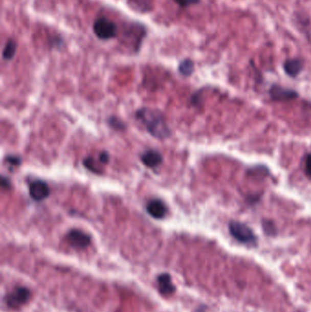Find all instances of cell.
Here are the masks:
<instances>
[{
  "label": "cell",
  "mask_w": 311,
  "mask_h": 312,
  "mask_svg": "<svg viewBox=\"0 0 311 312\" xmlns=\"http://www.w3.org/2000/svg\"><path fill=\"white\" fill-rule=\"evenodd\" d=\"M136 117L145 125L150 135L157 139H167L171 130L163 114L156 109L142 108L137 110Z\"/></svg>",
  "instance_id": "6da1fadb"
},
{
  "label": "cell",
  "mask_w": 311,
  "mask_h": 312,
  "mask_svg": "<svg viewBox=\"0 0 311 312\" xmlns=\"http://www.w3.org/2000/svg\"><path fill=\"white\" fill-rule=\"evenodd\" d=\"M228 228L231 236L240 243L245 245H257V236L253 232L252 229L246 224L231 221Z\"/></svg>",
  "instance_id": "7a4b0ae2"
},
{
  "label": "cell",
  "mask_w": 311,
  "mask_h": 312,
  "mask_svg": "<svg viewBox=\"0 0 311 312\" xmlns=\"http://www.w3.org/2000/svg\"><path fill=\"white\" fill-rule=\"evenodd\" d=\"M93 33L101 40H109L117 37L118 27L106 17H99L93 23Z\"/></svg>",
  "instance_id": "3957f363"
},
{
  "label": "cell",
  "mask_w": 311,
  "mask_h": 312,
  "mask_svg": "<svg viewBox=\"0 0 311 312\" xmlns=\"http://www.w3.org/2000/svg\"><path fill=\"white\" fill-rule=\"evenodd\" d=\"M30 291L26 287H16L12 291L7 293L4 301L9 308L17 309L30 300Z\"/></svg>",
  "instance_id": "277c9868"
},
{
  "label": "cell",
  "mask_w": 311,
  "mask_h": 312,
  "mask_svg": "<svg viewBox=\"0 0 311 312\" xmlns=\"http://www.w3.org/2000/svg\"><path fill=\"white\" fill-rule=\"evenodd\" d=\"M66 239L72 247L77 249H85L92 242V238L88 234L78 229H72L68 233Z\"/></svg>",
  "instance_id": "5b68a950"
},
{
  "label": "cell",
  "mask_w": 311,
  "mask_h": 312,
  "mask_svg": "<svg viewBox=\"0 0 311 312\" xmlns=\"http://www.w3.org/2000/svg\"><path fill=\"white\" fill-rule=\"evenodd\" d=\"M51 194V189L46 182L42 180H36L30 183V195L35 201H43L48 198Z\"/></svg>",
  "instance_id": "8992f818"
},
{
  "label": "cell",
  "mask_w": 311,
  "mask_h": 312,
  "mask_svg": "<svg viewBox=\"0 0 311 312\" xmlns=\"http://www.w3.org/2000/svg\"><path fill=\"white\" fill-rule=\"evenodd\" d=\"M269 93L273 100L278 101H290L299 96V94L293 90L286 89L278 85H273L269 91Z\"/></svg>",
  "instance_id": "52a82bcc"
},
{
  "label": "cell",
  "mask_w": 311,
  "mask_h": 312,
  "mask_svg": "<svg viewBox=\"0 0 311 312\" xmlns=\"http://www.w3.org/2000/svg\"><path fill=\"white\" fill-rule=\"evenodd\" d=\"M146 210L151 217L156 219H162L167 214L166 205L159 199H153L148 203Z\"/></svg>",
  "instance_id": "ba28073f"
},
{
  "label": "cell",
  "mask_w": 311,
  "mask_h": 312,
  "mask_svg": "<svg viewBox=\"0 0 311 312\" xmlns=\"http://www.w3.org/2000/svg\"><path fill=\"white\" fill-rule=\"evenodd\" d=\"M163 155L156 150H147L141 155V161L144 165L150 168H154L163 163Z\"/></svg>",
  "instance_id": "9c48e42d"
},
{
  "label": "cell",
  "mask_w": 311,
  "mask_h": 312,
  "mask_svg": "<svg viewBox=\"0 0 311 312\" xmlns=\"http://www.w3.org/2000/svg\"><path fill=\"white\" fill-rule=\"evenodd\" d=\"M157 284L161 294L164 296L172 295L175 291V287L172 284V278L168 273H163L157 277Z\"/></svg>",
  "instance_id": "30bf717a"
},
{
  "label": "cell",
  "mask_w": 311,
  "mask_h": 312,
  "mask_svg": "<svg viewBox=\"0 0 311 312\" xmlns=\"http://www.w3.org/2000/svg\"><path fill=\"white\" fill-rule=\"evenodd\" d=\"M303 62L300 59H286L284 63V71L288 76L295 78L302 72Z\"/></svg>",
  "instance_id": "8fae6325"
},
{
  "label": "cell",
  "mask_w": 311,
  "mask_h": 312,
  "mask_svg": "<svg viewBox=\"0 0 311 312\" xmlns=\"http://www.w3.org/2000/svg\"><path fill=\"white\" fill-rule=\"evenodd\" d=\"M17 43L16 40H14L13 38H9V40L5 45L4 50H3V59L5 60H11L14 59V57L17 53Z\"/></svg>",
  "instance_id": "7c38bea8"
},
{
  "label": "cell",
  "mask_w": 311,
  "mask_h": 312,
  "mask_svg": "<svg viewBox=\"0 0 311 312\" xmlns=\"http://www.w3.org/2000/svg\"><path fill=\"white\" fill-rule=\"evenodd\" d=\"M178 71L183 76L189 77L194 72V63L193 60L190 59H185L180 62Z\"/></svg>",
  "instance_id": "4fadbf2b"
},
{
  "label": "cell",
  "mask_w": 311,
  "mask_h": 312,
  "mask_svg": "<svg viewBox=\"0 0 311 312\" xmlns=\"http://www.w3.org/2000/svg\"><path fill=\"white\" fill-rule=\"evenodd\" d=\"M83 165H84L85 167L90 170L91 172H93V173H101V169L96 165V163H95V160L92 158V157H87L84 161H83Z\"/></svg>",
  "instance_id": "5bb4252c"
},
{
  "label": "cell",
  "mask_w": 311,
  "mask_h": 312,
  "mask_svg": "<svg viewBox=\"0 0 311 312\" xmlns=\"http://www.w3.org/2000/svg\"><path fill=\"white\" fill-rule=\"evenodd\" d=\"M263 228H264L265 232L268 235H270V236H273L277 233V228L275 227V224L272 221L264 220L263 221Z\"/></svg>",
  "instance_id": "9a60e30c"
},
{
  "label": "cell",
  "mask_w": 311,
  "mask_h": 312,
  "mask_svg": "<svg viewBox=\"0 0 311 312\" xmlns=\"http://www.w3.org/2000/svg\"><path fill=\"white\" fill-rule=\"evenodd\" d=\"M172 1L182 9H186L190 6L197 5L201 2V0H172Z\"/></svg>",
  "instance_id": "2e32d148"
},
{
  "label": "cell",
  "mask_w": 311,
  "mask_h": 312,
  "mask_svg": "<svg viewBox=\"0 0 311 312\" xmlns=\"http://www.w3.org/2000/svg\"><path fill=\"white\" fill-rule=\"evenodd\" d=\"M109 123L110 124V126L114 128V129H116V130H124V128H125L124 123H122L121 120L115 118V117L109 118Z\"/></svg>",
  "instance_id": "e0dca14e"
},
{
  "label": "cell",
  "mask_w": 311,
  "mask_h": 312,
  "mask_svg": "<svg viewBox=\"0 0 311 312\" xmlns=\"http://www.w3.org/2000/svg\"><path fill=\"white\" fill-rule=\"evenodd\" d=\"M6 161L9 163V165H19L21 164V158H19L17 156H7L6 157Z\"/></svg>",
  "instance_id": "ac0fdd59"
},
{
  "label": "cell",
  "mask_w": 311,
  "mask_h": 312,
  "mask_svg": "<svg viewBox=\"0 0 311 312\" xmlns=\"http://www.w3.org/2000/svg\"><path fill=\"white\" fill-rule=\"evenodd\" d=\"M305 172L307 173V176L311 178V153L307 154L305 161Z\"/></svg>",
  "instance_id": "d6986e66"
},
{
  "label": "cell",
  "mask_w": 311,
  "mask_h": 312,
  "mask_svg": "<svg viewBox=\"0 0 311 312\" xmlns=\"http://www.w3.org/2000/svg\"><path fill=\"white\" fill-rule=\"evenodd\" d=\"M109 161V156L108 154V152H101L100 153V162H101V164H108Z\"/></svg>",
  "instance_id": "ffe728a7"
},
{
  "label": "cell",
  "mask_w": 311,
  "mask_h": 312,
  "mask_svg": "<svg viewBox=\"0 0 311 312\" xmlns=\"http://www.w3.org/2000/svg\"><path fill=\"white\" fill-rule=\"evenodd\" d=\"M1 185L5 188H9V187H11V183L9 181V179L7 177H5V176H2L1 178Z\"/></svg>",
  "instance_id": "44dd1931"
}]
</instances>
